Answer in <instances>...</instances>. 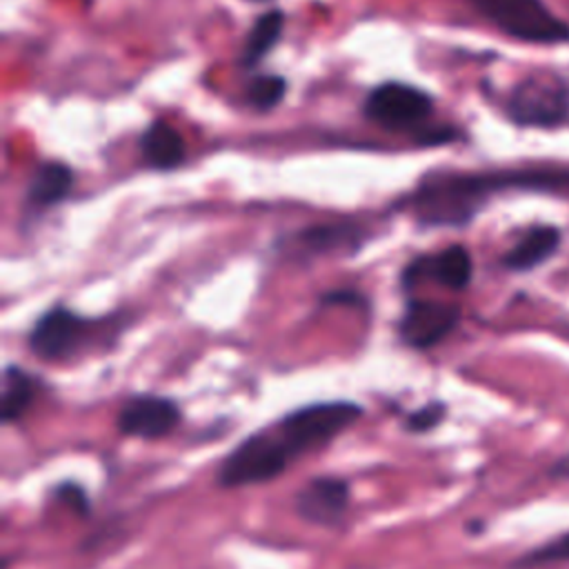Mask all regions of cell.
Here are the masks:
<instances>
[{
	"label": "cell",
	"mask_w": 569,
	"mask_h": 569,
	"mask_svg": "<svg viewBox=\"0 0 569 569\" xmlns=\"http://www.w3.org/2000/svg\"><path fill=\"white\" fill-rule=\"evenodd\" d=\"M362 413L365 407L347 398L300 405L231 447L216 469V485L242 489L271 482L302 456L331 445Z\"/></svg>",
	"instance_id": "obj_1"
},
{
	"label": "cell",
	"mask_w": 569,
	"mask_h": 569,
	"mask_svg": "<svg viewBox=\"0 0 569 569\" xmlns=\"http://www.w3.org/2000/svg\"><path fill=\"white\" fill-rule=\"evenodd\" d=\"M507 189L569 193V169L542 164L500 171L433 173L407 198V209L422 227H467L493 193Z\"/></svg>",
	"instance_id": "obj_2"
},
{
	"label": "cell",
	"mask_w": 569,
	"mask_h": 569,
	"mask_svg": "<svg viewBox=\"0 0 569 569\" xmlns=\"http://www.w3.org/2000/svg\"><path fill=\"white\" fill-rule=\"evenodd\" d=\"M124 313L84 316L64 302L49 305L29 327L27 347L42 362H69L93 347H109L124 331Z\"/></svg>",
	"instance_id": "obj_3"
},
{
	"label": "cell",
	"mask_w": 569,
	"mask_h": 569,
	"mask_svg": "<svg viewBox=\"0 0 569 569\" xmlns=\"http://www.w3.org/2000/svg\"><path fill=\"white\" fill-rule=\"evenodd\" d=\"M505 36L531 44L569 42V24L542 0H469Z\"/></svg>",
	"instance_id": "obj_4"
},
{
	"label": "cell",
	"mask_w": 569,
	"mask_h": 569,
	"mask_svg": "<svg viewBox=\"0 0 569 569\" xmlns=\"http://www.w3.org/2000/svg\"><path fill=\"white\" fill-rule=\"evenodd\" d=\"M507 116L520 127H558L569 118L567 80L549 71L525 76L507 98Z\"/></svg>",
	"instance_id": "obj_5"
},
{
	"label": "cell",
	"mask_w": 569,
	"mask_h": 569,
	"mask_svg": "<svg viewBox=\"0 0 569 569\" xmlns=\"http://www.w3.org/2000/svg\"><path fill=\"white\" fill-rule=\"evenodd\" d=\"M460 316L458 305L409 296L396 322V333L405 347L427 351L440 345L458 327Z\"/></svg>",
	"instance_id": "obj_6"
},
{
	"label": "cell",
	"mask_w": 569,
	"mask_h": 569,
	"mask_svg": "<svg viewBox=\"0 0 569 569\" xmlns=\"http://www.w3.org/2000/svg\"><path fill=\"white\" fill-rule=\"evenodd\" d=\"M182 422L180 405L162 393H131L116 413V431L127 438L160 440L173 433Z\"/></svg>",
	"instance_id": "obj_7"
},
{
	"label": "cell",
	"mask_w": 569,
	"mask_h": 569,
	"mask_svg": "<svg viewBox=\"0 0 569 569\" xmlns=\"http://www.w3.org/2000/svg\"><path fill=\"white\" fill-rule=\"evenodd\" d=\"M367 242V231L353 222H327L298 229L276 240L273 249L296 262L316 260L331 253H353Z\"/></svg>",
	"instance_id": "obj_8"
},
{
	"label": "cell",
	"mask_w": 569,
	"mask_h": 569,
	"mask_svg": "<svg viewBox=\"0 0 569 569\" xmlns=\"http://www.w3.org/2000/svg\"><path fill=\"white\" fill-rule=\"evenodd\" d=\"M473 276V260L465 244H449L438 253H422L411 258L400 271V287L405 293L413 291L422 280H433L449 291H462Z\"/></svg>",
	"instance_id": "obj_9"
},
{
	"label": "cell",
	"mask_w": 569,
	"mask_h": 569,
	"mask_svg": "<svg viewBox=\"0 0 569 569\" xmlns=\"http://www.w3.org/2000/svg\"><path fill=\"white\" fill-rule=\"evenodd\" d=\"M433 109L429 93L405 82H385L369 91L365 116L382 127L400 129L422 122Z\"/></svg>",
	"instance_id": "obj_10"
},
{
	"label": "cell",
	"mask_w": 569,
	"mask_h": 569,
	"mask_svg": "<svg viewBox=\"0 0 569 569\" xmlns=\"http://www.w3.org/2000/svg\"><path fill=\"white\" fill-rule=\"evenodd\" d=\"M351 505V485L342 476H313L293 493L296 513L320 527H336Z\"/></svg>",
	"instance_id": "obj_11"
},
{
	"label": "cell",
	"mask_w": 569,
	"mask_h": 569,
	"mask_svg": "<svg viewBox=\"0 0 569 569\" xmlns=\"http://www.w3.org/2000/svg\"><path fill=\"white\" fill-rule=\"evenodd\" d=\"M73 187V171L62 162L40 164L24 191V222L62 202Z\"/></svg>",
	"instance_id": "obj_12"
},
{
	"label": "cell",
	"mask_w": 569,
	"mask_h": 569,
	"mask_svg": "<svg viewBox=\"0 0 569 569\" xmlns=\"http://www.w3.org/2000/svg\"><path fill=\"white\" fill-rule=\"evenodd\" d=\"M560 229L553 224H533L529 227L520 240L507 251L502 253L500 262L505 269L522 273V271H531L536 267H540L542 262H547L560 247Z\"/></svg>",
	"instance_id": "obj_13"
},
{
	"label": "cell",
	"mask_w": 569,
	"mask_h": 569,
	"mask_svg": "<svg viewBox=\"0 0 569 569\" xmlns=\"http://www.w3.org/2000/svg\"><path fill=\"white\" fill-rule=\"evenodd\" d=\"M40 380L36 373L24 369L18 362H7L2 367V407H0V420L4 427L16 425L24 418V413L33 407L38 398Z\"/></svg>",
	"instance_id": "obj_14"
},
{
	"label": "cell",
	"mask_w": 569,
	"mask_h": 569,
	"mask_svg": "<svg viewBox=\"0 0 569 569\" xmlns=\"http://www.w3.org/2000/svg\"><path fill=\"white\" fill-rule=\"evenodd\" d=\"M142 158L153 169H173L182 164L187 149L182 136L164 120H156L140 138Z\"/></svg>",
	"instance_id": "obj_15"
},
{
	"label": "cell",
	"mask_w": 569,
	"mask_h": 569,
	"mask_svg": "<svg viewBox=\"0 0 569 569\" xmlns=\"http://www.w3.org/2000/svg\"><path fill=\"white\" fill-rule=\"evenodd\" d=\"M282 24H284L282 11L271 9V11L262 13L247 33V42L242 47V64L251 67V64L260 62L271 51V47L278 42Z\"/></svg>",
	"instance_id": "obj_16"
},
{
	"label": "cell",
	"mask_w": 569,
	"mask_h": 569,
	"mask_svg": "<svg viewBox=\"0 0 569 569\" xmlns=\"http://www.w3.org/2000/svg\"><path fill=\"white\" fill-rule=\"evenodd\" d=\"M562 560H569V531H565V533L547 540L545 545L533 547L527 553L518 556L511 562V569H533V567L562 562Z\"/></svg>",
	"instance_id": "obj_17"
},
{
	"label": "cell",
	"mask_w": 569,
	"mask_h": 569,
	"mask_svg": "<svg viewBox=\"0 0 569 569\" xmlns=\"http://www.w3.org/2000/svg\"><path fill=\"white\" fill-rule=\"evenodd\" d=\"M447 416V402L442 400H429L425 405H420L418 409L405 413L402 418V429L411 436H418V433H429L433 431L438 425H442Z\"/></svg>",
	"instance_id": "obj_18"
},
{
	"label": "cell",
	"mask_w": 569,
	"mask_h": 569,
	"mask_svg": "<svg viewBox=\"0 0 569 569\" xmlns=\"http://www.w3.org/2000/svg\"><path fill=\"white\" fill-rule=\"evenodd\" d=\"M284 87H287V82L280 76H258L249 82L247 96L253 107L271 109L273 104H278L282 100Z\"/></svg>",
	"instance_id": "obj_19"
},
{
	"label": "cell",
	"mask_w": 569,
	"mask_h": 569,
	"mask_svg": "<svg viewBox=\"0 0 569 569\" xmlns=\"http://www.w3.org/2000/svg\"><path fill=\"white\" fill-rule=\"evenodd\" d=\"M53 498H56V502L64 505L67 509H71L80 518H87L91 513V500H89L84 487L78 485L76 480L58 482L53 487Z\"/></svg>",
	"instance_id": "obj_20"
},
{
	"label": "cell",
	"mask_w": 569,
	"mask_h": 569,
	"mask_svg": "<svg viewBox=\"0 0 569 569\" xmlns=\"http://www.w3.org/2000/svg\"><path fill=\"white\" fill-rule=\"evenodd\" d=\"M320 305H349V307H367L369 300L356 291V289H329V291H322L320 296Z\"/></svg>",
	"instance_id": "obj_21"
},
{
	"label": "cell",
	"mask_w": 569,
	"mask_h": 569,
	"mask_svg": "<svg viewBox=\"0 0 569 569\" xmlns=\"http://www.w3.org/2000/svg\"><path fill=\"white\" fill-rule=\"evenodd\" d=\"M549 476H553V478H569V453L551 465Z\"/></svg>",
	"instance_id": "obj_22"
}]
</instances>
